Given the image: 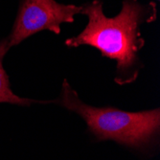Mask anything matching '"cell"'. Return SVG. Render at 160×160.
Wrapping results in <instances>:
<instances>
[{
    "label": "cell",
    "mask_w": 160,
    "mask_h": 160,
    "mask_svg": "<svg viewBox=\"0 0 160 160\" xmlns=\"http://www.w3.org/2000/svg\"><path fill=\"white\" fill-rule=\"evenodd\" d=\"M157 1H159V0H157Z\"/></svg>",
    "instance_id": "5b68a950"
},
{
    "label": "cell",
    "mask_w": 160,
    "mask_h": 160,
    "mask_svg": "<svg viewBox=\"0 0 160 160\" xmlns=\"http://www.w3.org/2000/svg\"><path fill=\"white\" fill-rule=\"evenodd\" d=\"M81 11L82 6L62 4L56 0H20L16 19L6 37L9 48L18 46L41 31L60 35L62 24L73 23Z\"/></svg>",
    "instance_id": "3957f363"
},
{
    "label": "cell",
    "mask_w": 160,
    "mask_h": 160,
    "mask_svg": "<svg viewBox=\"0 0 160 160\" xmlns=\"http://www.w3.org/2000/svg\"><path fill=\"white\" fill-rule=\"evenodd\" d=\"M53 103L61 105L83 119L97 141L110 140L122 146L146 152L158 144L160 109L125 111L112 107L96 108L85 104L66 79L60 96Z\"/></svg>",
    "instance_id": "7a4b0ae2"
},
{
    "label": "cell",
    "mask_w": 160,
    "mask_h": 160,
    "mask_svg": "<svg viewBox=\"0 0 160 160\" xmlns=\"http://www.w3.org/2000/svg\"><path fill=\"white\" fill-rule=\"evenodd\" d=\"M10 51L6 37L0 38V104H11L20 107H30L33 104H50L53 101H38L30 98H22L14 94L11 88L9 75L3 66V60Z\"/></svg>",
    "instance_id": "277c9868"
},
{
    "label": "cell",
    "mask_w": 160,
    "mask_h": 160,
    "mask_svg": "<svg viewBox=\"0 0 160 160\" xmlns=\"http://www.w3.org/2000/svg\"><path fill=\"white\" fill-rule=\"evenodd\" d=\"M81 14L87 17V24L80 34L66 38L64 44L71 48L87 45L97 49L103 58L116 62L115 83L127 85L134 82L145 66L140 52L146 40L141 28L156 20V3L123 0L117 16L108 18L103 1L92 0L82 5Z\"/></svg>",
    "instance_id": "6da1fadb"
}]
</instances>
